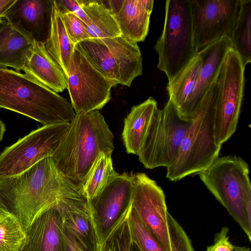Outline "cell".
I'll return each instance as SVG.
<instances>
[{
  "instance_id": "obj_1",
  "label": "cell",
  "mask_w": 251,
  "mask_h": 251,
  "mask_svg": "<svg viewBox=\"0 0 251 251\" xmlns=\"http://www.w3.org/2000/svg\"><path fill=\"white\" fill-rule=\"evenodd\" d=\"M75 193H80L48 157L19 175L0 178V214L14 216L26 232L42 213Z\"/></svg>"
},
{
  "instance_id": "obj_2",
  "label": "cell",
  "mask_w": 251,
  "mask_h": 251,
  "mask_svg": "<svg viewBox=\"0 0 251 251\" xmlns=\"http://www.w3.org/2000/svg\"><path fill=\"white\" fill-rule=\"evenodd\" d=\"M114 136L99 110L76 114L51 157L58 171L79 190L97 156L111 155Z\"/></svg>"
},
{
  "instance_id": "obj_3",
  "label": "cell",
  "mask_w": 251,
  "mask_h": 251,
  "mask_svg": "<svg viewBox=\"0 0 251 251\" xmlns=\"http://www.w3.org/2000/svg\"><path fill=\"white\" fill-rule=\"evenodd\" d=\"M0 108L43 126L70 123L76 114L66 99L25 74L0 66Z\"/></svg>"
},
{
  "instance_id": "obj_4",
  "label": "cell",
  "mask_w": 251,
  "mask_h": 251,
  "mask_svg": "<svg viewBox=\"0 0 251 251\" xmlns=\"http://www.w3.org/2000/svg\"><path fill=\"white\" fill-rule=\"evenodd\" d=\"M217 90L216 77L192 120L174 161L167 168L166 177L170 181L199 175L219 157L222 146L216 142L214 129Z\"/></svg>"
},
{
  "instance_id": "obj_5",
  "label": "cell",
  "mask_w": 251,
  "mask_h": 251,
  "mask_svg": "<svg viewBox=\"0 0 251 251\" xmlns=\"http://www.w3.org/2000/svg\"><path fill=\"white\" fill-rule=\"evenodd\" d=\"M199 175L251 241V186L247 162L236 155L219 157Z\"/></svg>"
},
{
  "instance_id": "obj_6",
  "label": "cell",
  "mask_w": 251,
  "mask_h": 251,
  "mask_svg": "<svg viewBox=\"0 0 251 251\" xmlns=\"http://www.w3.org/2000/svg\"><path fill=\"white\" fill-rule=\"evenodd\" d=\"M158 68L172 81L197 53L193 38L190 0H168L162 33L154 46Z\"/></svg>"
},
{
  "instance_id": "obj_7",
  "label": "cell",
  "mask_w": 251,
  "mask_h": 251,
  "mask_svg": "<svg viewBox=\"0 0 251 251\" xmlns=\"http://www.w3.org/2000/svg\"><path fill=\"white\" fill-rule=\"evenodd\" d=\"M192 121L181 119L169 99L163 109H158L136 154L145 168L169 167Z\"/></svg>"
},
{
  "instance_id": "obj_8",
  "label": "cell",
  "mask_w": 251,
  "mask_h": 251,
  "mask_svg": "<svg viewBox=\"0 0 251 251\" xmlns=\"http://www.w3.org/2000/svg\"><path fill=\"white\" fill-rule=\"evenodd\" d=\"M90 61L116 86L129 87L142 74V58L137 43L121 36L93 38L77 44Z\"/></svg>"
},
{
  "instance_id": "obj_9",
  "label": "cell",
  "mask_w": 251,
  "mask_h": 251,
  "mask_svg": "<svg viewBox=\"0 0 251 251\" xmlns=\"http://www.w3.org/2000/svg\"><path fill=\"white\" fill-rule=\"evenodd\" d=\"M244 70L240 56L232 48L227 51L216 77L217 95L214 129L219 145L236 131L243 100Z\"/></svg>"
},
{
  "instance_id": "obj_10",
  "label": "cell",
  "mask_w": 251,
  "mask_h": 251,
  "mask_svg": "<svg viewBox=\"0 0 251 251\" xmlns=\"http://www.w3.org/2000/svg\"><path fill=\"white\" fill-rule=\"evenodd\" d=\"M69 126L70 123L43 126L5 148L0 154V178L19 175L52 156Z\"/></svg>"
},
{
  "instance_id": "obj_11",
  "label": "cell",
  "mask_w": 251,
  "mask_h": 251,
  "mask_svg": "<svg viewBox=\"0 0 251 251\" xmlns=\"http://www.w3.org/2000/svg\"><path fill=\"white\" fill-rule=\"evenodd\" d=\"M67 82L76 114L101 109L111 99L112 87L116 86L90 61L78 44L74 50Z\"/></svg>"
},
{
  "instance_id": "obj_12",
  "label": "cell",
  "mask_w": 251,
  "mask_h": 251,
  "mask_svg": "<svg viewBox=\"0 0 251 251\" xmlns=\"http://www.w3.org/2000/svg\"><path fill=\"white\" fill-rule=\"evenodd\" d=\"M133 186L132 174L117 173L97 195L87 201L100 246L128 210Z\"/></svg>"
},
{
  "instance_id": "obj_13",
  "label": "cell",
  "mask_w": 251,
  "mask_h": 251,
  "mask_svg": "<svg viewBox=\"0 0 251 251\" xmlns=\"http://www.w3.org/2000/svg\"><path fill=\"white\" fill-rule=\"evenodd\" d=\"M197 53L224 36L230 39L240 0H190Z\"/></svg>"
},
{
  "instance_id": "obj_14",
  "label": "cell",
  "mask_w": 251,
  "mask_h": 251,
  "mask_svg": "<svg viewBox=\"0 0 251 251\" xmlns=\"http://www.w3.org/2000/svg\"><path fill=\"white\" fill-rule=\"evenodd\" d=\"M131 205L166 251H171L165 196L155 181L143 173L132 174Z\"/></svg>"
},
{
  "instance_id": "obj_15",
  "label": "cell",
  "mask_w": 251,
  "mask_h": 251,
  "mask_svg": "<svg viewBox=\"0 0 251 251\" xmlns=\"http://www.w3.org/2000/svg\"><path fill=\"white\" fill-rule=\"evenodd\" d=\"M53 0H16L7 11L6 20L45 44L50 30Z\"/></svg>"
},
{
  "instance_id": "obj_16",
  "label": "cell",
  "mask_w": 251,
  "mask_h": 251,
  "mask_svg": "<svg viewBox=\"0 0 251 251\" xmlns=\"http://www.w3.org/2000/svg\"><path fill=\"white\" fill-rule=\"evenodd\" d=\"M59 208L63 228L77 248L80 251H99L100 246L87 200L74 198L59 205Z\"/></svg>"
},
{
  "instance_id": "obj_17",
  "label": "cell",
  "mask_w": 251,
  "mask_h": 251,
  "mask_svg": "<svg viewBox=\"0 0 251 251\" xmlns=\"http://www.w3.org/2000/svg\"><path fill=\"white\" fill-rule=\"evenodd\" d=\"M153 0H107L121 36L134 42L144 41L148 35Z\"/></svg>"
},
{
  "instance_id": "obj_18",
  "label": "cell",
  "mask_w": 251,
  "mask_h": 251,
  "mask_svg": "<svg viewBox=\"0 0 251 251\" xmlns=\"http://www.w3.org/2000/svg\"><path fill=\"white\" fill-rule=\"evenodd\" d=\"M26 233L21 251H65L62 213L59 205L39 216Z\"/></svg>"
},
{
  "instance_id": "obj_19",
  "label": "cell",
  "mask_w": 251,
  "mask_h": 251,
  "mask_svg": "<svg viewBox=\"0 0 251 251\" xmlns=\"http://www.w3.org/2000/svg\"><path fill=\"white\" fill-rule=\"evenodd\" d=\"M34 42L30 34L4 20L0 26V66L23 70Z\"/></svg>"
},
{
  "instance_id": "obj_20",
  "label": "cell",
  "mask_w": 251,
  "mask_h": 251,
  "mask_svg": "<svg viewBox=\"0 0 251 251\" xmlns=\"http://www.w3.org/2000/svg\"><path fill=\"white\" fill-rule=\"evenodd\" d=\"M202 59L198 52L187 66L167 85L169 100L181 119L192 121L194 118L192 100L199 79Z\"/></svg>"
},
{
  "instance_id": "obj_21",
  "label": "cell",
  "mask_w": 251,
  "mask_h": 251,
  "mask_svg": "<svg viewBox=\"0 0 251 251\" xmlns=\"http://www.w3.org/2000/svg\"><path fill=\"white\" fill-rule=\"evenodd\" d=\"M25 74L56 93L67 89V78L47 51L45 44L35 41L23 70Z\"/></svg>"
},
{
  "instance_id": "obj_22",
  "label": "cell",
  "mask_w": 251,
  "mask_h": 251,
  "mask_svg": "<svg viewBox=\"0 0 251 251\" xmlns=\"http://www.w3.org/2000/svg\"><path fill=\"white\" fill-rule=\"evenodd\" d=\"M231 48V41L226 36L199 52L202 62L192 100V111L194 117L207 90L215 79L226 54Z\"/></svg>"
},
{
  "instance_id": "obj_23",
  "label": "cell",
  "mask_w": 251,
  "mask_h": 251,
  "mask_svg": "<svg viewBox=\"0 0 251 251\" xmlns=\"http://www.w3.org/2000/svg\"><path fill=\"white\" fill-rule=\"evenodd\" d=\"M158 109L157 102L151 97L141 103L132 107L125 119L122 134L128 153L137 154Z\"/></svg>"
},
{
  "instance_id": "obj_24",
  "label": "cell",
  "mask_w": 251,
  "mask_h": 251,
  "mask_svg": "<svg viewBox=\"0 0 251 251\" xmlns=\"http://www.w3.org/2000/svg\"><path fill=\"white\" fill-rule=\"evenodd\" d=\"M86 15L84 25L92 39L113 38L121 32L113 13L103 0H78Z\"/></svg>"
},
{
  "instance_id": "obj_25",
  "label": "cell",
  "mask_w": 251,
  "mask_h": 251,
  "mask_svg": "<svg viewBox=\"0 0 251 251\" xmlns=\"http://www.w3.org/2000/svg\"><path fill=\"white\" fill-rule=\"evenodd\" d=\"M45 48L57 63L67 78L75 46L71 40L60 14L53 1L51 26Z\"/></svg>"
},
{
  "instance_id": "obj_26",
  "label": "cell",
  "mask_w": 251,
  "mask_h": 251,
  "mask_svg": "<svg viewBox=\"0 0 251 251\" xmlns=\"http://www.w3.org/2000/svg\"><path fill=\"white\" fill-rule=\"evenodd\" d=\"M251 0H240L230 40L246 66L251 62Z\"/></svg>"
},
{
  "instance_id": "obj_27",
  "label": "cell",
  "mask_w": 251,
  "mask_h": 251,
  "mask_svg": "<svg viewBox=\"0 0 251 251\" xmlns=\"http://www.w3.org/2000/svg\"><path fill=\"white\" fill-rule=\"evenodd\" d=\"M117 173L113 167L111 155L100 153L80 189L81 194L87 201L93 198L100 193L110 178Z\"/></svg>"
},
{
  "instance_id": "obj_28",
  "label": "cell",
  "mask_w": 251,
  "mask_h": 251,
  "mask_svg": "<svg viewBox=\"0 0 251 251\" xmlns=\"http://www.w3.org/2000/svg\"><path fill=\"white\" fill-rule=\"evenodd\" d=\"M127 221L131 241L140 251H166L143 222L131 203Z\"/></svg>"
},
{
  "instance_id": "obj_29",
  "label": "cell",
  "mask_w": 251,
  "mask_h": 251,
  "mask_svg": "<svg viewBox=\"0 0 251 251\" xmlns=\"http://www.w3.org/2000/svg\"><path fill=\"white\" fill-rule=\"evenodd\" d=\"M26 233L11 215L0 214V251H21Z\"/></svg>"
},
{
  "instance_id": "obj_30",
  "label": "cell",
  "mask_w": 251,
  "mask_h": 251,
  "mask_svg": "<svg viewBox=\"0 0 251 251\" xmlns=\"http://www.w3.org/2000/svg\"><path fill=\"white\" fill-rule=\"evenodd\" d=\"M129 209L101 242L99 251H130L131 241L127 221Z\"/></svg>"
},
{
  "instance_id": "obj_31",
  "label": "cell",
  "mask_w": 251,
  "mask_h": 251,
  "mask_svg": "<svg viewBox=\"0 0 251 251\" xmlns=\"http://www.w3.org/2000/svg\"><path fill=\"white\" fill-rule=\"evenodd\" d=\"M167 222L171 251H195L186 232L169 212Z\"/></svg>"
},
{
  "instance_id": "obj_32",
  "label": "cell",
  "mask_w": 251,
  "mask_h": 251,
  "mask_svg": "<svg viewBox=\"0 0 251 251\" xmlns=\"http://www.w3.org/2000/svg\"><path fill=\"white\" fill-rule=\"evenodd\" d=\"M60 15L71 40L75 46L92 39L83 22L75 15L72 12Z\"/></svg>"
},
{
  "instance_id": "obj_33",
  "label": "cell",
  "mask_w": 251,
  "mask_h": 251,
  "mask_svg": "<svg viewBox=\"0 0 251 251\" xmlns=\"http://www.w3.org/2000/svg\"><path fill=\"white\" fill-rule=\"evenodd\" d=\"M53 1L59 13L72 12L81 19L84 23L86 22V15L78 0H58Z\"/></svg>"
},
{
  "instance_id": "obj_34",
  "label": "cell",
  "mask_w": 251,
  "mask_h": 251,
  "mask_svg": "<svg viewBox=\"0 0 251 251\" xmlns=\"http://www.w3.org/2000/svg\"><path fill=\"white\" fill-rule=\"evenodd\" d=\"M228 230L227 227H222L215 235L214 244L208 246L206 251H234L235 246L229 241Z\"/></svg>"
},
{
  "instance_id": "obj_35",
  "label": "cell",
  "mask_w": 251,
  "mask_h": 251,
  "mask_svg": "<svg viewBox=\"0 0 251 251\" xmlns=\"http://www.w3.org/2000/svg\"><path fill=\"white\" fill-rule=\"evenodd\" d=\"M63 234L65 245V251H78L69 234L63 228Z\"/></svg>"
},
{
  "instance_id": "obj_36",
  "label": "cell",
  "mask_w": 251,
  "mask_h": 251,
  "mask_svg": "<svg viewBox=\"0 0 251 251\" xmlns=\"http://www.w3.org/2000/svg\"><path fill=\"white\" fill-rule=\"evenodd\" d=\"M16 0H0V18L4 17L7 11Z\"/></svg>"
},
{
  "instance_id": "obj_37",
  "label": "cell",
  "mask_w": 251,
  "mask_h": 251,
  "mask_svg": "<svg viewBox=\"0 0 251 251\" xmlns=\"http://www.w3.org/2000/svg\"><path fill=\"white\" fill-rule=\"evenodd\" d=\"M5 131V124L0 119V142L3 138Z\"/></svg>"
},
{
  "instance_id": "obj_38",
  "label": "cell",
  "mask_w": 251,
  "mask_h": 251,
  "mask_svg": "<svg viewBox=\"0 0 251 251\" xmlns=\"http://www.w3.org/2000/svg\"><path fill=\"white\" fill-rule=\"evenodd\" d=\"M234 251H250V249L245 247L235 246Z\"/></svg>"
},
{
  "instance_id": "obj_39",
  "label": "cell",
  "mask_w": 251,
  "mask_h": 251,
  "mask_svg": "<svg viewBox=\"0 0 251 251\" xmlns=\"http://www.w3.org/2000/svg\"><path fill=\"white\" fill-rule=\"evenodd\" d=\"M130 251H140L137 246L133 243L131 242Z\"/></svg>"
},
{
  "instance_id": "obj_40",
  "label": "cell",
  "mask_w": 251,
  "mask_h": 251,
  "mask_svg": "<svg viewBox=\"0 0 251 251\" xmlns=\"http://www.w3.org/2000/svg\"><path fill=\"white\" fill-rule=\"evenodd\" d=\"M4 20H3L2 18H0V26L1 25V24L3 22Z\"/></svg>"
},
{
  "instance_id": "obj_41",
  "label": "cell",
  "mask_w": 251,
  "mask_h": 251,
  "mask_svg": "<svg viewBox=\"0 0 251 251\" xmlns=\"http://www.w3.org/2000/svg\"><path fill=\"white\" fill-rule=\"evenodd\" d=\"M77 248V247H76ZM78 251H80L78 249Z\"/></svg>"
}]
</instances>
